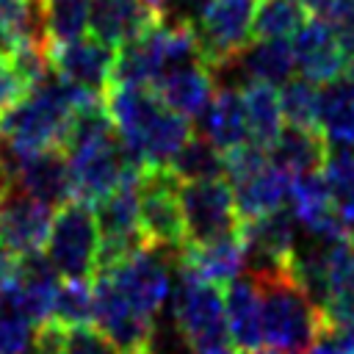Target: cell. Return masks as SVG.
I'll use <instances>...</instances> for the list:
<instances>
[{
    "label": "cell",
    "instance_id": "cell-12",
    "mask_svg": "<svg viewBox=\"0 0 354 354\" xmlns=\"http://www.w3.org/2000/svg\"><path fill=\"white\" fill-rule=\"evenodd\" d=\"M0 158L8 171L11 188H19L53 207H61L72 199V177H69V160L61 147L28 152V155H11L0 144Z\"/></svg>",
    "mask_w": 354,
    "mask_h": 354
},
{
    "label": "cell",
    "instance_id": "cell-9",
    "mask_svg": "<svg viewBox=\"0 0 354 354\" xmlns=\"http://www.w3.org/2000/svg\"><path fill=\"white\" fill-rule=\"evenodd\" d=\"M97 271L105 274L119 288V293L130 304H136L141 313H147L149 318H158L171 296L169 260L163 257V249H155L149 243L111 266L97 268Z\"/></svg>",
    "mask_w": 354,
    "mask_h": 354
},
{
    "label": "cell",
    "instance_id": "cell-42",
    "mask_svg": "<svg viewBox=\"0 0 354 354\" xmlns=\"http://www.w3.org/2000/svg\"><path fill=\"white\" fill-rule=\"evenodd\" d=\"M346 75L354 80V55H348V64H346Z\"/></svg>",
    "mask_w": 354,
    "mask_h": 354
},
{
    "label": "cell",
    "instance_id": "cell-34",
    "mask_svg": "<svg viewBox=\"0 0 354 354\" xmlns=\"http://www.w3.org/2000/svg\"><path fill=\"white\" fill-rule=\"evenodd\" d=\"M318 86L307 77H290L282 91H279V105L282 116L288 124H301V127H315V113H318Z\"/></svg>",
    "mask_w": 354,
    "mask_h": 354
},
{
    "label": "cell",
    "instance_id": "cell-29",
    "mask_svg": "<svg viewBox=\"0 0 354 354\" xmlns=\"http://www.w3.org/2000/svg\"><path fill=\"white\" fill-rule=\"evenodd\" d=\"M307 6L301 0H260L254 6L252 36L254 39H293L307 22Z\"/></svg>",
    "mask_w": 354,
    "mask_h": 354
},
{
    "label": "cell",
    "instance_id": "cell-31",
    "mask_svg": "<svg viewBox=\"0 0 354 354\" xmlns=\"http://www.w3.org/2000/svg\"><path fill=\"white\" fill-rule=\"evenodd\" d=\"M50 321L61 324V326L91 324L94 321V285H91V279L61 277Z\"/></svg>",
    "mask_w": 354,
    "mask_h": 354
},
{
    "label": "cell",
    "instance_id": "cell-30",
    "mask_svg": "<svg viewBox=\"0 0 354 354\" xmlns=\"http://www.w3.org/2000/svg\"><path fill=\"white\" fill-rule=\"evenodd\" d=\"M321 171L340 221L354 232V147H337V152L326 155Z\"/></svg>",
    "mask_w": 354,
    "mask_h": 354
},
{
    "label": "cell",
    "instance_id": "cell-16",
    "mask_svg": "<svg viewBox=\"0 0 354 354\" xmlns=\"http://www.w3.org/2000/svg\"><path fill=\"white\" fill-rule=\"evenodd\" d=\"M290 44H293L296 69L301 72V77L313 83H326L346 72L348 55L324 14L307 17V22L293 33Z\"/></svg>",
    "mask_w": 354,
    "mask_h": 354
},
{
    "label": "cell",
    "instance_id": "cell-7",
    "mask_svg": "<svg viewBox=\"0 0 354 354\" xmlns=\"http://www.w3.org/2000/svg\"><path fill=\"white\" fill-rule=\"evenodd\" d=\"M180 180L169 169H147L138 183V216L141 232L149 246L180 254L185 241Z\"/></svg>",
    "mask_w": 354,
    "mask_h": 354
},
{
    "label": "cell",
    "instance_id": "cell-27",
    "mask_svg": "<svg viewBox=\"0 0 354 354\" xmlns=\"http://www.w3.org/2000/svg\"><path fill=\"white\" fill-rule=\"evenodd\" d=\"M241 91H243L249 141L263 147V149H271L274 141L279 138L282 127H285L279 91L274 86H268V83H246Z\"/></svg>",
    "mask_w": 354,
    "mask_h": 354
},
{
    "label": "cell",
    "instance_id": "cell-38",
    "mask_svg": "<svg viewBox=\"0 0 354 354\" xmlns=\"http://www.w3.org/2000/svg\"><path fill=\"white\" fill-rule=\"evenodd\" d=\"M11 47H14V41H11V36L0 28V58H6L8 53H11Z\"/></svg>",
    "mask_w": 354,
    "mask_h": 354
},
{
    "label": "cell",
    "instance_id": "cell-22",
    "mask_svg": "<svg viewBox=\"0 0 354 354\" xmlns=\"http://www.w3.org/2000/svg\"><path fill=\"white\" fill-rule=\"evenodd\" d=\"M321 307L332 324H354V232L329 246Z\"/></svg>",
    "mask_w": 354,
    "mask_h": 354
},
{
    "label": "cell",
    "instance_id": "cell-3",
    "mask_svg": "<svg viewBox=\"0 0 354 354\" xmlns=\"http://www.w3.org/2000/svg\"><path fill=\"white\" fill-rule=\"evenodd\" d=\"M263 296V343L279 354L307 348L329 324L324 307L290 271L254 274Z\"/></svg>",
    "mask_w": 354,
    "mask_h": 354
},
{
    "label": "cell",
    "instance_id": "cell-15",
    "mask_svg": "<svg viewBox=\"0 0 354 354\" xmlns=\"http://www.w3.org/2000/svg\"><path fill=\"white\" fill-rule=\"evenodd\" d=\"M296 224L299 221L290 213V207H279L260 218L241 221V235L246 241L249 263L254 266V274L290 271L293 254L299 249Z\"/></svg>",
    "mask_w": 354,
    "mask_h": 354
},
{
    "label": "cell",
    "instance_id": "cell-36",
    "mask_svg": "<svg viewBox=\"0 0 354 354\" xmlns=\"http://www.w3.org/2000/svg\"><path fill=\"white\" fill-rule=\"evenodd\" d=\"M61 351L64 354H119L116 346L91 324L61 326Z\"/></svg>",
    "mask_w": 354,
    "mask_h": 354
},
{
    "label": "cell",
    "instance_id": "cell-35",
    "mask_svg": "<svg viewBox=\"0 0 354 354\" xmlns=\"http://www.w3.org/2000/svg\"><path fill=\"white\" fill-rule=\"evenodd\" d=\"M36 329L22 313L0 301V354H33Z\"/></svg>",
    "mask_w": 354,
    "mask_h": 354
},
{
    "label": "cell",
    "instance_id": "cell-23",
    "mask_svg": "<svg viewBox=\"0 0 354 354\" xmlns=\"http://www.w3.org/2000/svg\"><path fill=\"white\" fill-rule=\"evenodd\" d=\"M315 130L332 147H354V80L348 75L318 86Z\"/></svg>",
    "mask_w": 354,
    "mask_h": 354
},
{
    "label": "cell",
    "instance_id": "cell-43",
    "mask_svg": "<svg viewBox=\"0 0 354 354\" xmlns=\"http://www.w3.org/2000/svg\"><path fill=\"white\" fill-rule=\"evenodd\" d=\"M155 354H158V351H155ZM163 354H185V351H180V348H166ZM188 354H194V351H188Z\"/></svg>",
    "mask_w": 354,
    "mask_h": 354
},
{
    "label": "cell",
    "instance_id": "cell-37",
    "mask_svg": "<svg viewBox=\"0 0 354 354\" xmlns=\"http://www.w3.org/2000/svg\"><path fill=\"white\" fill-rule=\"evenodd\" d=\"M25 91H28V86L22 83V77H19L17 69L11 66L8 55L0 58V113H3L6 108H11Z\"/></svg>",
    "mask_w": 354,
    "mask_h": 354
},
{
    "label": "cell",
    "instance_id": "cell-28",
    "mask_svg": "<svg viewBox=\"0 0 354 354\" xmlns=\"http://www.w3.org/2000/svg\"><path fill=\"white\" fill-rule=\"evenodd\" d=\"M166 169L180 183L216 180V177H224V152L216 144H210L205 136H191Z\"/></svg>",
    "mask_w": 354,
    "mask_h": 354
},
{
    "label": "cell",
    "instance_id": "cell-24",
    "mask_svg": "<svg viewBox=\"0 0 354 354\" xmlns=\"http://www.w3.org/2000/svg\"><path fill=\"white\" fill-rule=\"evenodd\" d=\"M202 136L216 144L221 152H230L249 141L246 130V108H243V91L235 86H224L213 94L210 105L199 116Z\"/></svg>",
    "mask_w": 354,
    "mask_h": 354
},
{
    "label": "cell",
    "instance_id": "cell-32",
    "mask_svg": "<svg viewBox=\"0 0 354 354\" xmlns=\"http://www.w3.org/2000/svg\"><path fill=\"white\" fill-rule=\"evenodd\" d=\"M0 28L11 41H47L44 0H0Z\"/></svg>",
    "mask_w": 354,
    "mask_h": 354
},
{
    "label": "cell",
    "instance_id": "cell-44",
    "mask_svg": "<svg viewBox=\"0 0 354 354\" xmlns=\"http://www.w3.org/2000/svg\"><path fill=\"white\" fill-rule=\"evenodd\" d=\"M252 354H279V351H263V348H260V351H252Z\"/></svg>",
    "mask_w": 354,
    "mask_h": 354
},
{
    "label": "cell",
    "instance_id": "cell-1",
    "mask_svg": "<svg viewBox=\"0 0 354 354\" xmlns=\"http://www.w3.org/2000/svg\"><path fill=\"white\" fill-rule=\"evenodd\" d=\"M105 108L122 138V147L141 169L169 166L180 147L194 136L191 119L171 111L152 86L111 83Z\"/></svg>",
    "mask_w": 354,
    "mask_h": 354
},
{
    "label": "cell",
    "instance_id": "cell-8",
    "mask_svg": "<svg viewBox=\"0 0 354 354\" xmlns=\"http://www.w3.org/2000/svg\"><path fill=\"white\" fill-rule=\"evenodd\" d=\"M94 324L97 329L116 346L119 354H155V318L141 313L136 304H130L119 288L105 277L94 274Z\"/></svg>",
    "mask_w": 354,
    "mask_h": 354
},
{
    "label": "cell",
    "instance_id": "cell-41",
    "mask_svg": "<svg viewBox=\"0 0 354 354\" xmlns=\"http://www.w3.org/2000/svg\"><path fill=\"white\" fill-rule=\"evenodd\" d=\"M147 3H149V6H152L158 14H163V17H166V11H169V6H171L174 0H147Z\"/></svg>",
    "mask_w": 354,
    "mask_h": 354
},
{
    "label": "cell",
    "instance_id": "cell-10",
    "mask_svg": "<svg viewBox=\"0 0 354 354\" xmlns=\"http://www.w3.org/2000/svg\"><path fill=\"white\" fill-rule=\"evenodd\" d=\"M180 202H183V221H185L188 243H207L230 232H238L241 227L235 194L224 177L183 183Z\"/></svg>",
    "mask_w": 354,
    "mask_h": 354
},
{
    "label": "cell",
    "instance_id": "cell-4",
    "mask_svg": "<svg viewBox=\"0 0 354 354\" xmlns=\"http://www.w3.org/2000/svg\"><path fill=\"white\" fill-rule=\"evenodd\" d=\"M171 318L183 343L194 351H210L232 346L224 318V290L221 285L205 282L180 268L177 288L171 290Z\"/></svg>",
    "mask_w": 354,
    "mask_h": 354
},
{
    "label": "cell",
    "instance_id": "cell-33",
    "mask_svg": "<svg viewBox=\"0 0 354 354\" xmlns=\"http://www.w3.org/2000/svg\"><path fill=\"white\" fill-rule=\"evenodd\" d=\"M91 0H44V28L47 41L61 44L86 36Z\"/></svg>",
    "mask_w": 354,
    "mask_h": 354
},
{
    "label": "cell",
    "instance_id": "cell-14",
    "mask_svg": "<svg viewBox=\"0 0 354 354\" xmlns=\"http://www.w3.org/2000/svg\"><path fill=\"white\" fill-rule=\"evenodd\" d=\"M50 66L53 72L91 94H105L113 77V61H116V47L105 44L97 36H80L72 41L50 44Z\"/></svg>",
    "mask_w": 354,
    "mask_h": 354
},
{
    "label": "cell",
    "instance_id": "cell-11",
    "mask_svg": "<svg viewBox=\"0 0 354 354\" xmlns=\"http://www.w3.org/2000/svg\"><path fill=\"white\" fill-rule=\"evenodd\" d=\"M144 177V174H141ZM141 177H133L113 188L108 196L94 202V216L100 227V260L97 268L111 266L136 249L147 246V238L141 232V216H138V183Z\"/></svg>",
    "mask_w": 354,
    "mask_h": 354
},
{
    "label": "cell",
    "instance_id": "cell-26",
    "mask_svg": "<svg viewBox=\"0 0 354 354\" xmlns=\"http://www.w3.org/2000/svg\"><path fill=\"white\" fill-rule=\"evenodd\" d=\"M271 160L282 166L290 174L301 171H318L326 160V141L315 127H301V124H288L282 127L279 138L268 149Z\"/></svg>",
    "mask_w": 354,
    "mask_h": 354
},
{
    "label": "cell",
    "instance_id": "cell-13",
    "mask_svg": "<svg viewBox=\"0 0 354 354\" xmlns=\"http://www.w3.org/2000/svg\"><path fill=\"white\" fill-rule=\"evenodd\" d=\"M53 216V205L19 188H8L0 196V249L14 257L44 252Z\"/></svg>",
    "mask_w": 354,
    "mask_h": 354
},
{
    "label": "cell",
    "instance_id": "cell-19",
    "mask_svg": "<svg viewBox=\"0 0 354 354\" xmlns=\"http://www.w3.org/2000/svg\"><path fill=\"white\" fill-rule=\"evenodd\" d=\"M163 14H158L147 0H91L88 30L111 47H122L144 36Z\"/></svg>",
    "mask_w": 354,
    "mask_h": 354
},
{
    "label": "cell",
    "instance_id": "cell-17",
    "mask_svg": "<svg viewBox=\"0 0 354 354\" xmlns=\"http://www.w3.org/2000/svg\"><path fill=\"white\" fill-rule=\"evenodd\" d=\"M177 260H180L183 271H188L205 282H213V285H227L235 277H241L243 266L249 263V249H246V241L238 227V232H230V235L207 241V243H185L180 249Z\"/></svg>",
    "mask_w": 354,
    "mask_h": 354
},
{
    "label": "cell",
    "instance_id": "cell-6",
    "mask_svg": "<svg viewBox=\"0 0 354 354\" xmlns=\"http://www.w3.org/2000/svg\"><path fill=\"white\" fill-rule=\"evenodd\" d=\"M254 0H205L191 28L202 53V61L218 72L243 53L252 39Z\"/></svg>",
    "mask_w": 354,
    "mask_h": 354
},
{
    "label": "cell",
    "instance_id": "cell-5",
    "mask_svg": "<svg viewBox=\"0 0 354 354\" xmlns=\"http://www.w3.org/2000/svg\"><path fill=\"white\" fill-rule=\"evenodd\" d=\"M44 254L61 277H94L100 260V227L88 202L69 199L55 210Z\"/></svg>",
    "mask_w": 354,
    "mask_h": 354
},
{
    "label": "cell",
    "instance_id": "cell-40",
    "mask_svg": "<svg viewBox=\"0 0 354 354\" xmlns=\"http://www.w3.org/2000/svg\"><path fill=\"white\" fill-rule=\"evenodd\" d=\"M8 188H11V183H8V171H6V163H3V158H0V196H3Z\"/></svg>",
    "mask_w": 354,
    "mask_h": 354
},
{
    "label": "cell",
    "instance_id": "cell-25",
    "mask_svg": "<svg viewBox=\"0 0 354 354\" xmlns=\"http://www.w3.org/2000/svg\"><path fill=\"white\" fill-rule=\"evenodd\" d=\"M246 83H268L279 86L293 77L296 58L290 39H254L235 58Z\"/></svg>",
    "mask_w": 354,
    "mask_h": 354
},
{
    "label": "cell",
    "instance_id": "cell-2",
    "mask_svg": "<svg viewBox=\"0 0 354 354\" xmlns=\"http://www.w3.org/2000/svg\"><path fill=\"white\" fill-rule=\"evenodd\" d=\"M86 88H77L50 72L41 83L30 86L11 108L0 113V144L11 155H28L61 147L69 136L75 111L94 100Z\"/></svg>",
    "mask_w": 354,
    "mask_h": 354
},
{
    "label": "cell",
    "instance_id": "cell-20",
    "mask_svg": "<svg viewBox=\"0 0 354 354\" xmlns=\"http://www.w3.org/2000/svg\"><path fill=\"white\" fill-rule=\"evenodd\" d=\"M213 80H216V72L205 61H191V64H183L166 72L155 83V91L171 111L194 119V116H202L205 108L210 105L216 94Z\"/></svg>",
    "mask_w": 354,
    "mask_h": 354
},
{
    "label": "cell",
    "instance_id": "cell-39",
    "mask_svg": "<svg viewBox=\"0 0 354 354\" xmlns=\"http://www.w3.org/2000/svg\"><path fill=\"white\" fill-rule=\"evenodd\" d=\"M301 3H304L307 11H313V14H324L326 6H329V0H301Z\"/></svg>",
    "mask_w": 354,
    "mask_h": 354
},
{
    "label": "cell",
    "instance_id": "cell-21",
    "mask_svg": "<svg viewBox=\"0 0 354 354\" xmlns=\"http://www.w3.org/2000/svg\"><path fill=\"white\" fill-rule=\"evenodd\" d=\"M290 183H293V174L285 171L282 166H277L274 160H268L266 166H260L249 177L232 183L235 207H238L241 221L260 218L266 213L285 207L288 196H290Z\"/></svg>",
    "mask_w": 354,
    "mask_h": 354
},
{
    "label": "cell",
    "instance_id": "cell-18",
    "mask_svg": "<svg viewBox=\"0 0 354 354\" xmlns=\"http://www.w3.org/2000/svg\"><path fill=\"white\" fill-rule=\"evenodd\" d=\"M227 332L238 354L260 351L263 343V296L257 277H235L224 285Z\"/></svg>",
    "mask_w": 354,
    "mask_h": 354
}]
</instances>
